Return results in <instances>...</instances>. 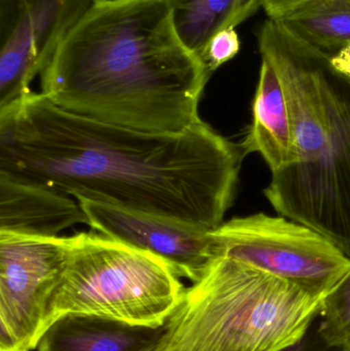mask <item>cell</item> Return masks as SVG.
<instances>
[{"label":"cell","instance_id":"cell-11","mask_svg":"<svg viewBox=\"0 0 350 351\" xmlns=\"http://www.w3.org/2000/svg\"><path fill=\"white\" fill-rule=\"evenodd\" d=\"M77 224L88 218L71 196L0 175V232L51 239Z\"/></svg>","mask_w":350,"mask_h":351},{"label":"cell","instance_id":"cell-16","mask_svg":"<svg viewBox=\"0 0 350 351\" xmlns=\"http://www.w3.org/2000/svg\"><path fill=\"white\" fill-rule=\"evenodd\" d=\"M318 329L333 346L350 350V268L323 301Z\"/></svg>","mask_w":350,"mask_h":351},{"label":"cell","instance_id":"cell-4","mask_svg":"<svg viewBox=\"0 0 350 351\" xmlns=\"http://www.w3.org/2000/svg\"><path fill=\"white\" fill-rule=\"evenodd\" d=\"M180 278L154 254L98 232H78L69 237L65 268L45 315V331L67 315L162 327L186 289Z\"/></svg>","mask_w":350,"mask_h":351},{"label":"cell","instance_id":"cell-12","mask_svg":"<svg viewBox=\"0 0 350 351\" xmlns=\"http://www.w3.org/2000/svg\"><path fill=\"white\" fill-rule=\"evenodd\" d=\"M252 123L240 144L242 156L260 154L271 174L297 160L293 125L281 82L273 68L262 60L253 101Z\"/></svg>","mask_w":350,"mask_h":351},{"label":"cell","instance_id":"cell-18","mask_svg":"<svg viewBox=\"0 0 350 351\" xmlns=\"http://www.w3.org/2000/svg\"><path fill=\"white\" fill-rule=\"evenodd\" d=\"M279 351H350L342 346H333L327 342L318 328H310L297 341Z\"/></svg>","mask_w":350,"mask_h":351},{"label":"cell","instance_id":"cell-10","mask_svg":"<svg viewBox=\"0 0 350 351\" xmlns=\"http://www.w3.org/2000/svg\"><path fill=\"white\" fill-rule=\"evenodd\" d=\"M77 202L92 230L154 254L181 278L197 282L210 262L217 258L212 230L102 202Z\"/></svg>","mask_w":350,"mask_h":351},{"label":"cell","instance_id":"cell-20","mask_svg":"<svg viewBox=\"0 0 350 351\" xmlns=\"http://www.w3.org/2000/svg\"><path fill=\"white\" fill-rule=\"evenodd\" d=\"M333 67L350 78V43L330 58Z\"/></svg>","mask_w":350,"mask_h":351},{"label":"cell","instance_id":"cell-9","mask_svg":"<svg viewBox=\"0 0 350 351\" xmlns=\"http://www.w3.org/2000/svg\"><path fill=\"white\" fill-rule=\"evenodd\" d=\"M95 0H0V109L31 92L66 35Z\"/></svg>","mask_w":350,"mask_h":351},{"label":"cell","instance_id":"cell-6","mask_svg":"<svg viewBox=\"0 0 350 351\" xmlns=\"http://www.w3.org/2000/svg\"><path fill=\"white\" fill-rule=\"evenodd\" d=\"M211 234L217 257L244 262L323 301L350 268V257L335 243L283 216L236 217Z\"/></svg>","mask_w":350,"mask_h":351},{"label":"cell","instance_id":"cell-5","mask_svg":"<svg viewBox=\"0 0 350 351\" xmlns=\"http://www.w3.org/2000/svg\"><path fill=\"white\" fill-rule=\"evenodd\" d=\"M328 78L331 128L325 147L312 162L273 173L264 194L281 216L314 229L350 257V78L332 64Z\"/></svg>","mask_w":350,"mask_h":351},{"label":"cell","instance_id":"cell-19","mask_svg":"<svg viewBox=\"0 0 350 351\" xmlns=\"http://www.w3.org/2000/svg\"><path fill=\"white\" fill-rule=\"evenodd\" d=\"M306 1L310 0H263L262 8L268 19L275 20Z\"/></svg>","mask_w":350,"mask_h":351},{"label":"cell","instance_id":"cell-3","mask_svg":"<svg viewBox=\"0 0 350 351\" xmlns=\"http://www.w3.org/2000/svg\"><path fill=\"white\" fill-rule=\"evenodd\" d=\"M322 306L287 280L217 257L185 289L153 351H279L310 330Z\"/></svg>","mask_w":350,"mask_h":351},{"label":"cell","instance_id":"cell-15","mask_svg":"<svg viewBox=\"0 0 350 351\" xmlns=\"http://www.w3.org/2000/svg\"><path fill=\"white\" fill-rule=\"evenodd\" d=\"M275 21L330 57L350 43V0H310Z\"/></svg>","mask_w":350,"mask_h":351},{"label":"cell","instance_id":"cell-1","mask_svg":"<svg viewBox=\"0 0 350 351\" xmlns=\"http://www.w3.org/2000/svg\"><path fill=\"white\" fill-rule=\"evenodd\" d=\"M242 158L203 121L180 134L146 133L74 114L32 90L0 109V175L205 230L234 204Z\"/></svg>","mask_w":350,"mask_h":351},{"label":"cell","instance_id":"cell-13","mask_svg":"<svg viewBox=\"0 0 350 351\" xmlns=\"http://www.w3.org/2000/svg\"><path fill=\"white\" fill-rule=\"evenodd\" d=\"M164 331L166 325L143 327L94 315H67L45 330L36 350L153 351Z\"/></svg>","mask_w":350,"mask_h":351},{"label":"cell","instance_id":"cell-2","mask_svg":"<svg viewBox=\"0 0 350 351\" xmlns=\"http://www.w3.org/2000/svg\"><path fill=\"white\" fill-rule=\"evenodd\" d=\"M39 75L60 108L153 134L203 121L212 76L179 36L171 0H95Z\"/></svg>","mask_w":350,"mask_h":351},{"label":"cell","instance_id":"cell-17","mask_svg":"<svg viewBox=\"0 0 350 351\" xmlns=\"http://www.w3.org/2000/svg\"><path fill=\"white\" fill-rule=\"evenodd\" d=\"M240 49V37L236 33V28H228L220 31L212 37L201 59L205 64L208 72L212 75L218 68L234 59Z\"/></svg>","mask_w":350,"mask_h":351},{"label":"cell","instance_id":"cell-7","mask_svg":"<svg viewBox=\"0 0 350 351\" xmlns=\"http://www.w3.org/2000/svg\"><path fill=\"white\" fill-rule=\"evenodd\" d=\"M69 237L0 232V351H31L67 260Z\"/></svg>","mask_w":350,"mask_h":351},{"label":"cell","instance_id":"cell-14","mask_svg":"<svg viewBox=\"0 0 350 351\" xmlns=\"http://www.w3.org/2000/svg\"><path fill=\"white\" fill-rule=\"evenodd\" d=\"M171 3L179 36L201 58L214 35L236 28L262 8L263 0H171Z\"/></svg>","mask_w":350,"mask_h":351},{"label":"cell","instance_id":"cell-8","mask_svg":"<svg viewBox=\"0 0 350 351\" xmlns=\"http://www.w3.org/2000/svg\"><path fill=\"white\" fill-rule=\"evenodd\" d=\"M261 58L275 70L289 109L297 160L318 158L331 128L330 56L267 19L258 31Z\"/></svg>","mask_w":350,"mask_h":351}]
</instances>
